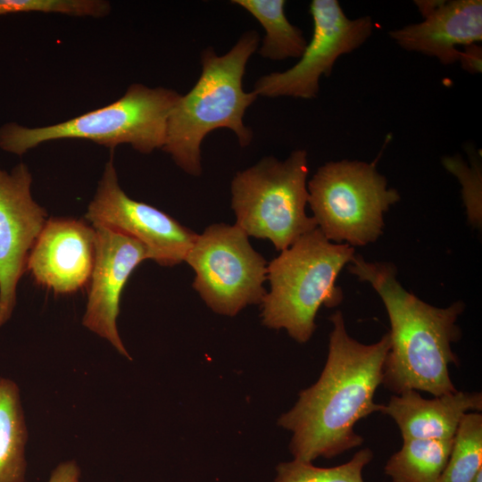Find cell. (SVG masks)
Returning a JSON list of instances; mask_svg holds the SVG:
<instances>
[{
  "label": "cell",
  "instance_id": "obj_1",
  "mask_svg": "<svg viewBox=\"0 0 482 482\" xmlns=\"http://www.w3.org/2000/svg\"><path fill=\"white\" fill-rule=\"evenodd\" d=\"M329 320L328 353L319 379L299 393L295 406L278 421L293 434L289 448L294 460L304 462L361 446L363 438L354 431L355 424L382 409L374 395L382 384L388 333L364 345L347 333L340 311Z\"/></svg>",
  "mask_w": 482,
  "mask_h": 482
},
{
  "label": "cell",
  "instance_id": "obj_2",
  "mask_svg": "<svg viewBox=\"0 0 482 482\" xmlns=\"http://www.w3.org/2000/svg\"><path fill=\"white\" fill-rule=\"evenodd\" d=\"M350 263L349 271L379 295L389 318L390 347L381 385L395 395L416 390L439 396L457 391L449 367L459 365L452 345L461 336L456 322L464 303L439 308L423 302L397 281L391 263L370 262L358 255Z\"/></svg>",
  "mask_w": 482,
  "mask_h": 482
},
{
  "label": "cell",
  "instance_id": "obj_3",
  "mask_svg": "<svg viewBox=\"0 0 482 482\" xmlns=\"http://www.w3.org/2000/svg\"><path fill=\"white\" fill-rule=\"evenodd\" d=\"M258 45V33L250 30L222 55H218L212 47L202 53L201 75L172 108L162 147L188 175H201V144L212 130L229 129L242 147L250 144L253 132L243 118L258 96L253 91L244 90L243 78Z\"/></svg>",
  "mask_w": 482,
  "mask_h": 482
},
{
  "label": "cell",
  "instance_id": "obj_4",
  "mask_svg": "<svg viewBox=\"0 0 482 482\" xmlns=\"http://www.w3.org/2000/svg\"><path fill=\"white\" fill-rule=\"evenodd\" d=\"M354 256L353 246L329 241L318 228L302 236L267 265L270 291L261 303L262 324L306 343L319 309L342 302L337 278Z\"/></svg>",
  "mask_w": 482,
  "mask_h": 482
},
{
  "label": "cell",
  "instance_id": "obj_5",
  "mask_svg": "<svg viewBox=\"0 0 482 482\" xmlns=\"http://www.w3.org/2000/svg\"><path fill=\"white\" fill-rule=\"evenodd\" d=\"M180 95L170 88L131 84L115 102L63 122L37 128L7 123L0 148L22 155L49 141L82 139L113 149L121 144L148 154L162 149L169 115Z\"/></svg>",
  "mask_w": 482,
  "mask_h": 482
},
{
  "label": "cell",
  "instance_id": "obj_6",
  "mask_svg": "<svg viewBox=\"0 0 482 482\" xmlns=\"http://www.w3.org/2000/svg\"><path fill=\"white\" fill-rule=\"evenodd\" d=\"M308 154L297 149L284 161L268 156L238 171L231 182L236 225L248 237L267 239L283 251L315 229L306 214Z\"/></svg>",
  "mask_w": 482,
  "mask_h": 482
},
{
  "label": "cell",
  "instance_id": "obj_7",
  "mask_svg": "<svg viewBox=\"0 0 482 482\" xmlns=\"http://www.w3.org/2000/svg\"><path fill=\"white\" fill-rule=\"evenodd\" d=\"M307 188L317 228L329 241L351 246L375 242L383 232L384 213L400 200L375 162H326Z\"/></svg>",
  "mask_w": 482,
  "mask_h": 482
},
{
  "label": "cell",
  "instance_id": "obj_8",
  "mask_svg": "<svg viewBox=\"0 0 482 482\" xmlns=\"http://www.w3.org/2000/svg\"><path fill=\"white\" fill-rule=\"evenodd\" d=\"M185 262L195 271L193 288L214 312L235 316L261 304L267 294V262L236 224L216 223L198 234Z\"/></svg>",
  "mask_w": 482,
  "mask_h": 482
},
{
  "label": "cell",
  "instance_id": "obj_9",
  "mask_svg": "<svg viewBox=\"0 0 482 482\" xmlns=\"http://www.w3.org/2000/svg\"><path fill=\"white\" fill-rule=\"evenodd\" d=\"M310 13L312 36L300 60L285 71L262 76L253 90L257 96L316 97L321 76L328 77L337 58L360 47L373 32L370 17L348 18L337 0H312Z\"/></svg>",
  "mask_w": 482,
  "mask_h": 482
},
{
  "label": "cell",
  "instance_id": "obj_10",
  "mask_svg": "<svg viewBox=\"0 0 482 482\" xmlns=\"http://www.w3.org/2000/svg\"><path fill=\"white\" fill-rule=\"evenodd\" d=\"M86 218L142 243L149 260L172 267L185 262L198 234L171 216L130 198L120 187L111 158L105 164Z\"/></svg>",
  "mask_w": 482,
  "mask_h": 482
},
{
  "label": "cell",
  "instance_id": "obj_11",
  "mask_svg": "<svg viewBox=\"0 0 482 482\" xmlns=\"http://www.w3.org/2000/svg\"><path fill=\"white\" fill-rule=\"evenodd\" d=\"M31 184L25 163L10 173L0 168V328L12 315L18 283L46 222V210L32 197Z\"/></svg>",
  "mask_w": 482,
  "mask_h": 482
},
{
  "label": "cell",
  "instance_id": "obj_12",
  "mask_svg": "<svg viewBox=\"0 0 482 482\" xmlns=\"http://www.w3.org/2000/svg\"><path fill=\"white\" fill-rule=\"evenodd\" d=\"M92 226L95 259L82 324L132 360L120 337L117 318L123 287L137 266L149 260L147 250L129 236L103 226Z\"/></svg>",
  "mask_w": 482,
  "mask_h": 482
},
{
  "label": "cell",
  "instance_id": "obj_13",
  "mask_svg": "<svg viewBox=\"0 0 482 482\" xmlns=\"http://www.w3.org/2000/svg\"><path fill=\"white\" fill-rule=\"evenodd\" d=\"M95 230L84 220H46L28 258L27 270L40 285L57 294L76 292L90 279Z\"/></svg>",
  "mask_w": 482,
  "mask_h": 482
},
{
  "label": "cell",
  "instance_id": "obj_14",
  "mask_svg": "<svg viewBox=\"0 0 482 482\" xmlns=\"http://www.w3.org/2000/svg\"><path fill=\"white\" fill-rule=\"evenodd\" d=\"M423 21L389 32L401 47L436 57L444 64L460 61L458 46L482 40L481 0L415 1Z\"/></svg>",
  "mask_w": 482,
  "mask_h": 482
},
{
  "label": "cell",
  "instance_id": "obj_15",
  "mask_svg": "<svg viewBox=\"0 0 482 482\" xmlns=\"http://www.w3.org/2000/svg\"><path fill=\"white\" fill-rule=\"evenodd\" d=\"M480 392L455 391L426 399L419 391L393 395L381 413L390 416L406 439H453L464 415L481 411Z\"/></svg>",
  "mask_w": 482,
  "mask_h": 482
},
{
  "label": "cell",
  "instance_id": "obj_16",
  "mask_svg": "<svg viewBox=\"0 0 482 482\" xmlns=\"http://www.w3.org/2000/svg\"><path fill=\"white\" fill-rule=\"evenodd\" d=\"M28 429L18 385L0 377V482H24Z\"/></svg>",
  "mask_w": 482,
  "mask_h": 482
},
{
  "label": "cell",
  "instance_id": "obj_17",
  "mask_svg": "<svg viewBox=\"0 0 482 482\" xmlns=\"http://www.w3.org/2000/svg\"><path fill=\"white\" fill-rule=\"evenodd\" d=\"M252 14L265 30L259 54L272 61L300 58L307 41L303 31L291 24L285 13L284 0H235Z\"/></svg>",
  "mask_w": 482,
  "mask_h": 482
},
{
  "label": "cell",
  "instance_id": "obj_18",
  "mask_svg": "<svg viewBox=\"0 0 482 482\" xmlns=\"http://www.w3.org/2000/svg\"><path fill=\"white\" fill-rule=\"evenodd\" d=\"M453 441L406 439L385 465L391 482H438L448 461Z\"/></svg>",
  "mask_w": 482,
  "mask_h": 482
},
{
  "label": "cell",
  "instance_id": "obj_19",
  "mask_svg": "<svg viewBox=\"0 0 482 482\" xmlns=\"http://www.w3.org/2000/svg\"><path fill=\"white\" fill-rule=\"evenodd\" d=\"M482 470V415H464L453 441L452 450L438 482H472Z\"/></svg>",
  "mask_w": 482,
  "mask_h": 482
},
{
  "label": "cell",
  "instance_id": "obj_20",
  "mask_svg": "<svg viewBox=\"0 0 482 482\" xmlns=\"http://www.w3.org/2000/svg\"><path fill=\"white\" fill-rule=\"evenodd\" d=\"M372 459L373 452L366 447L345 463L331 468L293 460L278 465L273 482H364L362 471Z\"/></svg>",
  "mask_w": 482,
  "mask_h": 482
},
{
  "label": "cell",
  "instance_id": "obj_21",
  "mask_svg": "<svg viewBox=\"0 0 482 482\" xmlns=\"http://www.w3.org/2000/svg\"><path fill=\"white\" fill-rule=\"evenodd\" d=\"M111 12L105 0H0V16L20 12L59 13L102 18Z\"/></svg>",
  "mask_w": 482,
  "mask_h": 482
},
{
  "label": "cell",
  "instance_id": "obj_22",
  "mask_svg": "<svg viewBox=\"0 0 482 482\" xmlns=\"http://www.w3.org/2000/svg\"><path fill=\"white\" fill-rule=\"evenodd\" d=\"M447 170L458 176L462 184L463 200L467 206L469 220L473 225L481 224V176L478 166L470 169L457 157L444 160Z\"/></svg>",
  "mask_w": 482,
  "mask_h": 482
},
{
  "label": "cell",
  "instance_id": "obj_23",
  "mask_svg": "<svg viewBox=\"0 0 482 482\" xmlns=\"http://www.w3.org/2000/svg\"><path fill=\"white\" fill-rule=\"evenodd\" d=\"M80 469L71 460L59 463L52 471L48 482H79Z\"/></svg>",
  "mask_w": 482,
  "mask_h": 482
},
{
  "label": "cell",
  "instance_id": "obj_24",
  "mask_svg": "<svg viewBox=\"0 0 482 482\" xmlns=\"http://www.w3.org/2000/svg\"><path fill=\"white\" fill-rule=\"evenodd\" d=\"M460 62L463 69L472 73L481 72V47L476 44L461 51Z\"/></svg>",
  "mask_w": 482,
  "mask_h": 482
},
{
  "label": "cell",
  "instance_id": "obj_25",
  "mask_svg": "<svg viewBox=\"0 0 482 482\" xmlns=\"http://www.w3.org/2000/svg\"><path fill=\"white\" fill-rule=\"evenodd\" d=\"M472 482H482V470L476 476Z\"/></svg>",
  "mask_w": 482,
  "mask_h": 482
}]
</instances>
